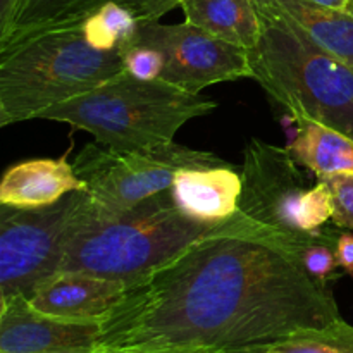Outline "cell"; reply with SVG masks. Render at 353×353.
I'll return each mask as SVG.
<instances>
[{
    "instance_id": "ac0fdd59",
    "label": "cell",
    "mask_w": 353,
    "mask_h": 353,
    "mask_svg": "<svg viewBox=\"0 0 353 353\" xmlns=\"http://www.w3.org/2000/svg\"><path fill=\"white\" fill-rule=\"evenodd\" d=\"M140 26L137 14L116 2L102 6L81 23L86 41L102 52L119 50L133 41Z\"/></svg>"
},
{
    "instance_id": "484cf974",
    "label": "cell",
    "mask_w": 353,
    "mask_h": 353,
    "mask_svg": "<svg viewBox=\"0 0 353 353\" xmlns=\"http://www.w3.org/2000/svg\"><path fill=\"white\" fill-rule=\"evenodd\" d=\"M152 353H224L214 350H165V352H152Z\"/></svg>"
},
{
    "instance_id": "44dd1931",
    "label": "cell",
    "mask_w": 353,
    "mask_h": 353,
    "mask_svg": "<svg viewBox=\"0 0 353 353\" xmlns=\"http://www.w3.org/2000/svg\"><path fill=\"white\" fill-rule=\"evenodd\" d=\"M119 54L123 57L124 71L131 76L143 81H154L162 76L164 71V57L157 48L145 43H131L119 48Z\"/></svg>"
},
{
    "instance_id": "ffe728a7",
    "label": "cell",
    "mask_w": 353,
    "mask_h": 353,
    "mask_svg": "<svg viewBox=\"0 0 353 353\" xmlns=\"http://www.w3.org/2000/svg\"><path fill=\"white\" fill-rule=\"evenodd\" d=\"M333 217V195L324 179H317L300 199L296 226L302 233H317Z\"/></svg>"
},
{
    "instance_id": "e0dca14e",
    "label": "cell",
    "mask_w": 353,
    "mask_h": 353,
    "mask_svg": "<svg viewBox=\"0 0 353 353\" xmlns=\"http://www.w3.org/2000/svg\"><path fill=\"white\" fill-rule=\"evenodd\" d=\"M305 31L319 47L353 69V2L350 9H331L305 0H268Z\"/></svg>"
},
{
    "instance_id": "7c38bea8",
    "label": "cell",
    "mask_w": 353,
    "mask_h": 353,
    "mask_svg": "<svg viewBox=\"0 0 353 353\" xmlns=\"http://www.w3.org/2000/svg\"><path fill=\"white\" fill-rule=\"evenodd\" d=\"M109 2L133 10L141 24L159 21L181 6V0H17L9 26L0 34V48L19 43L41 31L81 26L90 14Z\"/></svg>"
},
{
    "instance_id": "603a6c76",
    "label": "cell",
    "mask_w": 353,
    "mask_h": 353,
    "mask_svg": "<svg viewBox=\"0 0 353 353\" xmlns=\"http://www.w3.org/2000/svg\"><path fill=\"white\" fill-rule=\"evenodd\" d=\"M338 265L353 278V233H340L336 238Z\"/></svg>"
},
{
    "instance_id": "d4e9b609",
    "label": "cell",
    "mask_w": 353,
    "mask_h": 353,
    "mask_svg": "<svg viewBox=\"0 0 353 353\" xmlns=\"http://www.w3.org/2000/svg\"><path fill=\"white\" fill-rule=\"evenodd\" d=\"M305 2L323 7H331V9H350L353 0H305Z\"/></svg>"
},
{
    "instance_id": "8992f818",
    "label": "cell",
    "mask_w": 353,
    "mask_h": 353,
    "mask_svg": "<svg viewBox=\"0 0 353 353\" xmlns=\"http://www.w3.org/2000/svg\"><path fill=\"white\" fill-rule=\"evenodd\" d=\"M90 207L86 190L41 209L0 205V303L17 296L28 299L45 279L61 271L69 240Z\"/></svg>"
},
{
    "instance_id": "ba28073f",
    "label": "cell",
    "mask_w": 353,
    "mask_h": 353,
    "mask_svg": "<svg viewBox=\"0 0 353 353\" xmlns=\"http://www.w3.org/2000/svg\"><path fill=\"white\" fill-rule=\"evenodd\" d=\"M133 41L157 48L164 57V71L159 79L186 92L200 93L217 83L252 78L247 50L188 21L181 24L145 23Z\"/></svg>"
},
{
    "instance_id": "2e32d148",
    "label": "cell",
    "mask_w": 353,
    "mask_h": 353,
    "mask_svg": "<svg viewBox=\"0 0 353 353\" xmlns=\"http://www.w3.org/2000/svg\"><path fill=\"white\" fill-rule=\"evenodd\" d=\"M288 150L317 179L353 174V138L326 124L312 121L296 124V133Z\"/></svg>"
},
{
    "instance_id": "7a4b0ae2",
    "label": "cell",
    "mask_w": 353,
    "mask_h": 353,
    "mask_svg": "<svg viewBox=\"0 0 353 353\" xmlns=\"http://www.w3.org/2000/svg\"><path fill=\"white\" fill-rule=\"evenodd\" d=\"M243 233L279 231L250 219L241 210L224 223H200L178 209L171 190L114 216L100 214L92 202L88 216L69 240L61 271H79L131 285L199 241Z\"/></svg>"
},
{
    "instance_id": "277c9868",
    "label": "cell",
    "mask_w": 353,
    "mask_h": 353,
    "mask_svg": "<svg viewBox=\"0 0 353 353\" xmlns=\"http://www.w3.org/2000/svg\"><path fill=\"white\" fill-rule=\"evenodd\" d=\"M123 71L119 50L93 48L81 26L41 31L0 48V128L40 119Z\"/></svg>"
},
{
    "instance_id": "5bb4252c",
    "label": "cell",
    "mask_w": 353,
    "mask_h": 353,
    "mask_svg": "<svg viewBox=\"0 0 353 353\" xmlns=\"http://www.w3.org/2000/svg\"><path fill=\"white\" fill-rule=\"evenodd\" d=\"M86 190L68 154L59 159H31L10 165L0 181V205L19 210L41 209L65 195Z\"/></svg>"
},
{
    "instance_id": "5b68a950",
    "label": "cell",
    "mask_w": 353,
    "mask_h": 353,
    "mask_svg": "<svg viewBox=\"0 0 353 353\" xmlns=\"http://www.w3.org/2000/svg\"><path fill=\"white\" fill-rule=\"evenodd\" d=\"M216 109L217 102L209 97L123 71L88 93L52 107L40 119L88 131L107 147L141 150L172 143L179 128Z\"/></svg>"
},
{
    "instance_id": "9a60e30c",
    "label": "cell",
    "mask_w": 353,
    "mask_h": 353,
    "mask_svg": "<svg viewBox=\"0 0 353 353\" xmlns=\"http://www.w3.org/2000/svg\"><path fill=\"white\" fill-rule=\"evenodd\" d=\"M188 23L214 37L252 50L261 38V17L254 0H181Z\"/></svg>"
},
{
    "instance_id": "d6986e66",
    "label": "cell",
    "mask_w": 353,
    "mask_h": 353,
    "mask_svg": "<svg viewBox=\"0 0 353 353\" xmlns=\"http://www.w3.org/2000/svg\"><path fill=\"white\" fill-rule=\"evenodd\" d=\"M338 234L340 233L331 230H321L300 254L307 274L323 286H330V281L336 276V269L340 268L336 259Z\"/></svg>"
},
{
    "instance_id": "6da1fadb",
    "label": "cell",
    "mask_w": 353,
    "mask_h": 353,
    "mask_svg": "<svg viewBox=\"0 0 353 353\" xmlns=\"http://www.w3.org/2000/svg\"><path fill=\"white\" fill-rule=\"evenodd\" d=\"M305 245L279 233L199 241L128 285L93 353H245L333 326L343 317L330 286L307 274Z\"/></svg>"
},
{
    "instance_id": "4fadbf2b",
    "label": "cell",
    "mask_w": 353,
    "mask_h": 353,
    "mask_svg": "<svg viewBox=\"0 0 353 353\" xmlns=\"http://www.w3.org/2000/svg\"><path fill=\"white\" fill-rule=\"evenodd\" d=\"M241 190V171L231 164L181 169L171 186L178 209L209 224L224 223L240 214Z\"/></svg>"
},
{
    "instance_id": "9c48e42d",
    "label": "cell",
    "mask_w": 353,
    "mask_h": 353,
    "mask_svg": "<svg viewBox=\"0 0 353 353\" xmlns=\"http://www.w3.org/2000/svg\"><path fill=\"white\" fill-rule=\"evenodd\" d=\"M302 165L288 148L264 140L248 141L243 152L240 210L250 219L279 231L300 243H307L317 233H302L296 226V207L310 188Z\"/></svg>"
},
{
    "instance_id": "7402d4cb",
    "label": "cell",
    "mask_w": 353,
    "mask_h": 353,
    "mask_svg": "<svg viewBox=\"0 0 353 353\" xmlns=\"http://www.w3.org/2000/svg\"><path fill=\"white\" fill-rule=\"evenodd\" d=\"M333 195V223L353 231V174H338L324 179Z\"/></svg>"
},
{
    "instance_id": "52a82bcc",
    "label": "cell",
    "mask_w": 353,
    "mask_h": 353,
    "mask_svg": "<svg viewBox=\"0 0 353 353\" xmlns=\"http://www.w3.org/2000/svg\"><path fill=\"white\" fill-rule=\"evenodd\" d=\"M212 152L195 150L176 141L157 148L121 150L86 145L72 162L90 200L100 214L114 216L157 193L171 190L176 174L186 168L228 165Z\"/></svg>"
},
{
    "instance_id": "8fae6325",
    "label": "cell",
    "mask_w": 353,
    "mask_h": 353,
    "mask_svg": "<svg viewBox=\"0 0 353 353\" xmlns=\"http://www.w3.org/2000/svg\"><path fill=\"white\" fill-rule=\"evenodd\" d=\"M126 283L79 271H59L45 279L28 302L47 316L83 323H102L121 303Z\"/></svg>"
},
{
    "instance_id": "3957f363",
    "label": "cell",
    "mask_w": 353,
    "mask_h": 353,
    "mask_svg": "<svg viewBox=\"0 0 353 353\" xmlns=\"http://www.w3.org/2000/svg\"><path fill=\"white\" fill-rule=\"evenodd\" d=\"M254 2L262 30L248 50L252 79L299 123L326 124L353 138V69L268 0Z\"/></svg>"
},
{
    "instance_id": "30bf717a",
    "label": "cell",
    "mask_w": 353,
    "mask_h": 353,
    "mask_svg": "<svg viewBox=\"0 0 353 353\" xmlns=\"http://www.w3.org/2000/svg\"><path fill=\"white\" fill-rule=\"evenodd\" d=\"M102 323L47 316L24 296L0 303V353H93Z\"/></svg>"
},
{
    "instance_id": "cb8c5ba5",
    "label": "cell",
    "mask_w": 353,
    "mask_h": 353,
    "mask_svg": "<svg viewBox=\"0 0 353 353\" xmlns=\"http://www.w3.org/2000/svg\"><path fill=\"white\" fill-rule=\"evenodd\" d=\"M17 0H0V34L7 30L12 17L14 9H16Z\"/></svg>"
}]
</instances>
